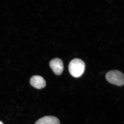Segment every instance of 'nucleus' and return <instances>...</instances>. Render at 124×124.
I'll return each mask as SVG.
<instances>
[{"label":"nucleus","instance_id":"nucleus-1","mask_svg":"<svg viewBox=\"0 0 124 124\" xmlns=\"http://www.w3.org/2000/svg\"><path fill=\"white\" fill-rule=\"evenodd\" d=\"M68 68L71 75L77 78L80 77L84 72L85 64L81 59H74L70 62Z\"/></svg>","mask_w":124,"mask_h":124},{"label":"nucleus","instance_id":"nucleus-2","mask_svg":"<svg viewBox=\"0 0 124 124\" xmlns=\"http://www.w3.org/2000/svg\"><path fill=\"white\" fill-rule=\"evenodd\" d=\"M106 78L108 82L112 84L119 86L124 85V75L120 71H109L106 74Z\"/></svg>","mask_w":124,"mask_h":124},{"label":"nucleus","instance_id":"nucleus-3","mask_svg":"<svg viewBox=\"0 0 124 124\" xmlns=\"http://www.w3.org/2000/svg\"><path fill=\"white\" fill-rule=\"evenodd\" d=\"M50 66L55 75H60L63 70V62L60 59L56 58L53 59L50 62Z\"/></svg>","mask_w":124,"mask_h":124},{"label":"nucleus","instance_id":"nucleus-4","mask_svg":"<svg viewBox=\"0 0 124 124\" xmlns=\"http://www.w3.org/2000/svg\"><path fill=\"white\" fill-rule=\"evenodd\" d=\"M30 84L32 86L38 89L45 88L46 84L44 78L39 76H34L31 78Z\"/></svg>","mask_w":124,"mask_h":124},{"label":"nucleus","instance_id":"nucleus-5","mask_svg":"<svg viewBox=\"0 0 124 124\" xmlns=\"http://www.w3.org/2000/svg\"><path fill=\"white\" fill-rule=\"evenodd\" d=\"M35 124H60V122L55 116H46L38 120Z\"/></svg>","mask_w":124,"mask_h":124},{"label":"nucleus","instance_id":"nucleus-6","mask_svg":"<svg viewBox=\"0 0 124 124\" xmlns=\"http://www.w3.org/2000/svg\"><path fill=\"white\" fill-rule=\"evenodd\" d=\"M0 124H3L1 121H0Z\"/></svg>","mask_w":124,"mask_h":124}]
</instances>
